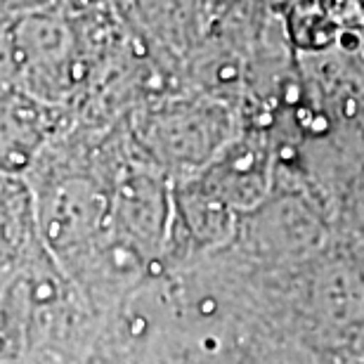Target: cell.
I'll return each mask as SVG.
<instances>
[{
  "label": "cell",
  "instance_id": "cell-1",
  "mask_svg": "<svg viewBox=\"0 0 364 364\" xmlns=\"http://www.w3.org/2000/svg\"><path fill=\"white\" fill-rule=\"evenodd\" d=\"M90 81L76 19L64 5L3 19V88L67 105Z\"/></svg>",
  "mask_w": 364,
  "mask_h": 364
},
{
  "label": "cell",
  "instance_id": "cell-2",
  "mask_svg": "<svg viewBox=\"0 0 364 364\" xmlns=\"http://www.w3.org/2000/svg\"><path fill=\"white\" fill-rule=\"evenodd\" d=\"M230 130L232 114L225 100L206 92L176 95L144 116L140 142L159 161L176 168H201L235 140Z\"/></svg>",
  "mask_w": 364,
  "mask_h": 364
},
{
  "label": "cell",
  "instance_id": "cell-3",
  "mask_svg": "<svg viewBox=\"0 0 364 364\" xmlns=\"http://www.w3.org/2000/svg\"><path fill=\"white\" fill-rule=\"evenodd\" d=\"M128 12L151 53L178 71L215 26V0H133Z\"/></svg>",
  "mask_w": 364,
  "mask_h": 364
},
{
  "label": "cell",
  "instance_id": "cell-4",
  "mask_svg": "<svg viewBox=\"0 0 364 364\" xmlns=\"http://www.w3.org/2000/svg\"><path fill=\"white\" fill-rule=\"evenodd\" d=\"M62 3L64 0H3V19H12V17H19V14L48 10V7H55Z\"/></svg>",
  "mask_w": 364,
  "mask_h": 364
},
{
  "label": "cell",
  "instance_id": "cell-5",
  "mask_svg": "<svg viewBox=\"0 0 364 364\" xmlns=\"http://www.w3.org/2000/svg\"><path fill=\"white\" fill-rule=\"evenodd\" d=\"M133 0H64L69 10H90V7H114V10H130Z\"/></svg>",
  "mask_w": 364,
  "mask_h": 364
},
{
  "label": "cell",
  "instance_id": "cell-6",
  "mask_svg": "<svg viewBox=\"0 0 364 364\" xmlns=\"http://www.w3.org/2000/svg\"><path fill=\"white\" fill-rule=\"evenodd\" d=\"M218 3H244V5H258V7H270V10H282L284 0H218Z\"/></svg>",
  "mask_w": 364,
  "mask_h": 364
}]
</instances>
